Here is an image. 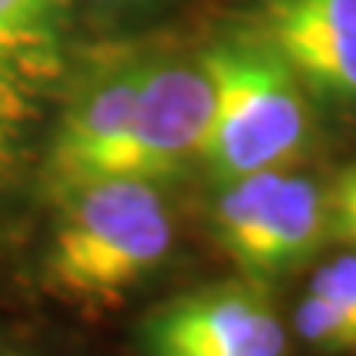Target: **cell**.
I'll list each match as a JSON object with an SVG mask.
<instances>
[{"instance_id": "2", "label": "cell", "mask_w": 356, "mask_h": 356, "mask_svg": "<svg viewBox=\"0 0 356 356\" xmlns=\"http://www.w3.org/2000/svg\"><path fill=\"white\" fill-rule=\"evenodd\" d=\"M79 43L73 0H0V277L33 225L43 145Z\"/></svg>"}, {"instance_id": "11", "label": "cell", "mask_w": 356, "mask_h": 356, "mask_svg": "<svg viewBox=\"0 0 356 356\" xmlns=\"http://www.w3.org/2000/svg\"><path fill=\"white\" fill-rule=\"evenodd\" d=\"M330 195V241L356 248V162L337 172L333 181H327Z\"/></svg>"}, {"instance_id": "6", "label": "cell", "mask_w": 356, "mask_h": 356, "mask_svg": "<svg viewBox=\"0 0 356 356\" xmlns=\"http://www.w3.org/2000/svg\"><path fill=\"white\" fill-rule=\"evenodd\" d=\"M136 356H291L270 287L218 280L152 307L132 330Z\"/></svg>"}, {"instance_id": "4", "label": "cell", "mask_w": 356, "mask_h": 356, "mask_svg": "<svg viewBox=\"0 0 356 356\" xmlns=\"http://www.w3.org/2000/svg\"><path fill=\"white\" fill-rule=\"evenodd\" d=\"M208 231L238 277L274 287L330 241V195L297 165L228 178L211 185Z\"/></svg>"}, {"instance_id": "1", "label": "cell", "mask_w": 356, "mask_h": 356, "mask_svg": "<svg viewBox=\"0 0 356 356\" xmlns=\"http://www.w3.org/2000/svg\"><path fill=\"white\" fill-rule=\"evenodd\" d=\"M172 188L102 175L50 195L17 261L26 291L83 320L115 314L152 284L178 251Z\"/></svg>"}, {"instance_id": "3", "label": "cell", "mask_w": 356, "mask_h": 356, "mask_svg": "<svg viewBox=\"0 0 356 356\" xmlns=\"http://www.w3.org/2000/svg\"><path fill=\"white\" fill-rule=\"evenodd\" d=\"M198 53L215 89L202 155L208 185L300 165L314 145L320 115L291 66L231 13L198 43Z\"/></svg>"}, {"instance_id": "8", "label": "cell", "mask_w": 356, "mask_h": 356, "mask_svg": "<svg viewBox=\"0 0 356 356\" xmlns=\"http://www.w3.org/2000/svg\"><path fill=\"white\" fill-rule=\"evenodd\" d=\"M287 330L314 356H356V320L310 291L297 297Z\"/></svg>"}, {"instance_id": "9", "label": "cell", "mask_w": 356, "mask_h": 356, "mask_svg": "<svg viewBox=\"0 0 356 356\" xmlns=\"http://www.w3.org/2000/svg\"><path fill=\"white\" fill-rule=\"evenodd\" d=\"M83 37H119L139 33L172 0H73Z\"/></svg>"}, {"instance_id": "7", "label": "cell", "mask_w": 356, "mask_h": 356, "mask_svg": "<svg viewBox=\"0 0 356 356\" xmlns=\"http://www.w3.org/2000/svg\"><path fill=\"white\" fill-rule=\"evenodd\" d=\"M231 17L291 66L320 119L356 126V0H241Z\"/></svg>"}, {"instance_id": "10", "label": "cell", "mask_w": 356, "mask_h": 356, "mask_svg": "<svg viewBox=\"0 0 356 356\" xmlns=\"http://www.w3.org/2000/svg\"><path fill=\"white\" fill-rule=\"evenodd\" d=\"M307 291L330 300L337 310L356 320V248H346L343 254H333L320 261L310 274Z\"/></svg>"}, {"instance_id": "12", "label": "cell", "mask_w": 356, "mask_h": 356, "mask_svg": "<svg viewBox=\"0 0 356 356\" xmlns=\"http://www.w3.org/2000/svg\"><path fill=\"white\" fill-rule=\"evenodd\" d=\"M0 356H70L60 346L40 340L37 333L0 327Z\"/></svg>"}, {"instance_id": "5", "label": "cell", "mask_w": 356, "mask_h": 356, "mask_svg": "<svg viewBox=\"0 0 356 356\" xmlns=\"http://www.w3.org/2000/svg\"><path fill=\"white\" fill-rule=\"evenodd\" d=\"M215 113V89L198 43L149 40L139 96L113 175H132L175 188L202 168Z\"/></svg>"}]
</instances>
